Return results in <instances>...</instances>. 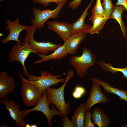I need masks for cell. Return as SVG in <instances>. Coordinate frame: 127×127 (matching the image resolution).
<instances>
[{"mask_svg":"<svg viewBox=\"0 0 127 127\" xmlns=\"http://www.w3.org/2000/svg\"><path fill=\"white\" fill-rule=\"evenodd\" d=\"M74 75V72L73 70L68 69L66 80L61 86L56 89L54 87H50L46 90L49 106L52 104L55 105L61 113L62 117H63L65 115H68L71 111L70 102L66 103L64 99V91L67 82Z\"/></svg>","mask_w":127,"mask_h":127,"instance_id":"6da1fadb","label":"cell"},{"mask_svg":"<svg viewBox=\"0 0 127 127\" xmlns=\"http://www.w3.org/2000/svg\"><path fill=\"white\" fill-rule=\"evenodd\" d=\"M82 49L81 56H71L69 63L75 69L77 75L82 78L84 77L89 68L94 65L97 59L91 49L85 47Z\"/></svg>","mask_w":127,"mask_h":127,"instance_id":"7a4b0ae2","label":"cell"},{"mask_svg":"<svg viewBox=\"0 0 127 127\" xmlns=\"http://www.w3.org/2000/svg\"><path fill=\"white\" fill-rule=\"evenodd\" d=\"M40 74L41 75L38 76L29 74L27 76V79H25L34 85L42 93L50 86L64 83L66 80V78H60L62 76L61 75H53L45 71H41Z\"/></svg>","mask_w":127,"mask_h":127,"instance_id":"3957f363","label":"cell"},{"mask_svg":"<svg viewBox=\"0 0 127 127\" xmlns=\"http://www.w3.org/2000/svg\"><path fill=\"white\" fill-rule=\"evenodd\" d=\"M68 0L57 5L54 10L46 9L41 10L39 8H33L31 11L34 15V18L31 20L32 25L36 30H40L44 26L46 22L51 18L56 19L58 16L64 5Z\"/></svg>","mask_w":127,"mask_h":127,"instance_id":"277c9868","label":"cell"},{"mask_svg":"<svg viewBox=\"0 0 127 127\" xmlns=\"http://www.w3.org/2000/svg\"><path fill=\"white\" fill-rule=\"evenodd\" d=\"M31 53L37 54L36 52L29 46L27 42L24 41V43H22L16 42L9 52L8 61L10 63H13L16 61L20 62L23 68V74L27 76L29 73L26 68L25 62Z\"/></svg>","mask_w":127,"mask_h":127,"instance_id":"5b68a950","label":"cell"},{"mask_svg":"<svg viewBox=\"0 0 127 127\" xmlns=\"http://www.w3.org/2000/svg\"><path fill=\"white\" fill-rule=\"evenodd\" d=\"M18 75L22 83L20 94L23 103L28 107L35 106L42 98V93L34 85L27 81L20 74Z\"/></svg>","mask_w":127,"mask_h":127,"instance_id":"8992f818","label":"cell"},{"mask_svg":"<svg viewBox=\"0 0 127 127\" xmlns=\"http://www.w3.org/2000/svg\"><path fill=\"white\" fill-rule=\"evenodd\" d=\"M36 30L32 25L26 31L27 33L24 41L27 42L29 46L37 53L47 55L50 52L54 51L61 45L60 44H54L50 42H38L34 40V35Z\"/></svg>","mask_w":127,"mask_h":127,"instance_id":"52a82bcc","label":"cell"},{"mask_svg":"<svg viewBox=\"0 0 127 127\" xmlns=\"http://www.w3.org/2000/svg\"><path fill=\"white\" fill-rule=\"evenodd\" d=\"M51 105L52 109H50L49 107L46 90H45L42 93V98L34 107L29 109H24V112L22 114V117L24 118L28 114L32 111H40L45 115L49 126L51 127L53 117L55 115L61 116V113L56 109L53 104Z\"/></svg>","mask_w":127,"mask_h":127,"instance_id":"ba28073f","label":"cell"},{"mask_svg":"<svg viewBox=\"0 0 127 127\" xmlns=\"http://www.w3.org/2000/svg\"><path fill=\"white\" fill-rule=\"evenodd\" d=\"M92 81L88 98L84 104L86 111L91 110V107L95 104L106 103L110 101V99L103 93L99 84Z\"/></svg>","mask_w":127,"mask_h":127,"instance_id":"9c48e42d","label":"cell"},{"mask_svg":"<svg viewBox=\"0 0 127 127\" xmlns=\"http://www.w3.org/2000/svg\"><path fill=\"white\" fill-rule=\"evenodd\" d=\"M19 18H17L13 21L10 20L6 21V30H9V32L7 36L1 40L2 43L6 44L11 41L21 42L19 39L20 32L24 30L27 31L31 26L21 25L19 23Z\"/></svg>","mask_w":127,"mask_h":127,"instance_id":"30bf717a","label":"cell"},{"mask_svg":"<svg viewBox=\"0 0 127 127\" xmlns=\"http://www.w3.org/2000/svg\"><path fill=\"white\" fill-rule=\"evenodd\" d=\"M0 102L5 106V109L8 111L10 117L15 122V124L17 127H25V122L22 117L24 110H19L20 104H16L14 101L7 99L1 100Z\"/></svg>","mask_w":127,"mask_h":127,"instance_id":"8fae6325","label":"cell"},{"mask_svg":"<svg viewBox=\"0 0 127 127\" xmlns=\"http://www.w3.org/2000/svg\"><path fill=\"white\" fill-rule=\"evenodd\" d=\"M15 86L12 76L5 71L0 72V99H6L9 94L14 92Z\"/></svg>","mask_w":127,"mask_h":127,"instance_id":"7c38bea8","label":"cell"},{"mask_svg":"<svg viewBox=\"0 0 127 127\" xmlns=\"http://www.w3.org/2000/svg\"><path fill=\"white\" fill-rule=\"evenodd\" d=\"M47 24L48 29L56 33L64 42L72 34L71 24L53 20L47 22Z\"/></svg>","mask_w":127,"mask_h":127,"instance_id":"4fadbf2b","label":"cell"},{"mask_svg":"<svg viewBox=\"0 0 127 127\" xmlns=\"http://www.w3.org/2000/svg\"><path fill=\"white\" fill-rule=\"evenodd\" d=\"M94 0H91L80 17L75 22L71 24L72 34L77 33H88L91 26L90 24H86L85 22V20L88 15V11Z\"/></svg>","mask_w":127,"mask_h":127,"instance_id":"5bb4252c","label":"cell"},{"mask_svg":"<svg viewBox=\"0 0 127 127\" xmlns=\"http://www.w3.org/2000/svg\"><path fill=\"white\" fill-rule=\"evenodd\" d=\"M87 33L72 34L68 39L64 42L68 54L73 55L76 53L80 44L86 37Z\"/></svg>","mask_w":127,"mask_h":127,"instance_id":"9a60e30c","label":"cell"},{"mask_svg":"<svg viewBox=\"0 0 127 127\" xmlns=\"http://www.w3.org/2000/svg\"><path fill=\"white\" fill-rule=\"evenodd\" d=\"M68 54L66 49L65 44L64 43L63 45L57 48L50 55H44L38 53L37 55L41 59L34 62L33 63L37 64L43 62H46L49 60H60L65 57Z\"/></svg>","mask_w":127,"mask_h":127,"instance_id":"2e32d148","label":"cell"},{"mask_svg":"<svg viewBox=\"0 0 127 127\" xmlns=\"http://www.w3.org/2000/svg\"><path fill=\"white\" fill-rule=\"evenodd\" d=\"M91 115L94 124L99 127H107L110 125L111 120L109 117L100 108H95Z\"/></svg>","mask_w":127,"mask_h":127,"instance_id":"e0dca14e","label":"cell"},{"mask_svg":"<svg viewBox=\"0 0 127 127\" xmlns=\"http://www.w3.org/2000/svg\"><path fill=\"white\" fill-rule=\"evenodd\" d=\"M92 81L98 83L103 88L104 91L119 96L120 100H123L127 102V91L125 90L115 88L111 86L107 81H104L98 79L91 78Z\"/></svg>","mask_w":127,"mask_h":127,"instance_id":"ac0fdd59","label":"cell"},{"mask_svg":"<svg viewBox=\"0 0 127 127\" xmlns=\"http://www.w3.org/2000/svg\"><path fill=\"white\" fill-rule=\"evenodd\" d=\"M86 110L82 103L74 111L71 118L74 127H84Z\"/></svg>","mask_w":127,"mask_h":127,"instance_id":"d6986e66","label":"cell"},{"mask_svg":"<svg viewBox=\"0 0 127 127\" xmlns=\"http://www.w3.org/2000/svg\"><path fill=\"white\" fill-rule=\"evenodd\" d=\"M125 10L123 5L115 6V8L110 16V18L116 20L119 24L122 32V36L127 40V29L125 26L122 19V15Z\"/></svg>","mask_w":127,"mask_h":127,"instance_id":"ffe728a7","label":"cell"},{"mask_svg":"<svg viewBox=\"0 0 127 127\" xmlns=\"http://www.w3.org/2000/svg\"><path fill=\"white\" fill-rule=\"evenodd\" d=\"M89 20L92 23V25L88 32L91 34L99 33L107 21L104 16L92 15L91 16Z\"/></svg>","mask_w":127,"mask_h":127,"instance_id":"44dd1931","label":"cell"},{"mask_svg":"<svg viewBox=\"0 0 127 127\" xmlns=\"http://www.w3.org/2000/svg\"><path fill=\"white\" fill-rule=\"evenodd\" d=\"M96 63L99 65L104 71L111 72L114 75L118 72H121L123 74V77L127 79V67L121 68H115L112 67L110 63H106L103 60H101Z\"/></svg>","mask_w":127,"mask_h":127,"instance_id":"7402d4cb","label":"cell"},{"mask_svg":"<svg viewBox=\"0 0 127 127\" xmlns=\"http://www.w3.org/2000/svg\"><path fill=\"white\" fill-rule=\"evenodd\" d=\"M102 4L104 11L105 17L107 20L110 18L115 6L113 4L112 0H103Z\"/></svg>","mask_w":127,"mask_h":127,"instance_id":"603a6c76","label":"cell"},{"mask_svg":"<svg viewBox=\"0 0 127 127\" xmlns=\"http://www.w3.org/2000/svg\"><path fill=\"white\" fill-rule=\"evenodd\" d=\"M92 15H99L105 17L104 12L101 0H96V3L92 9Z\"/></svg>","mask_w":127,"mask_h":127,"instance_id":"cb8c5ba5","label":"cell"},{"mask_svg":"<svg viewBox=\"0 0 127 127\" xmlns=\"http://www.w3.org/2000/svg\"><path fill=\"white\" fill-rule=\"evenodd\" d=\"M35 4H39L44 7H48L50 3H54L57 5L63 3L66 0H30Z\"/></svg>","mask_w":127,"mask_h":127,"instance_id":"d4e9b609","label":"cell"},{"mask_svg":"<svg viewBox=\"0 0 127 127\" xmlns=\"http://www.w3.org/2000/svg\"><path fill=\"white\" fill-rule=\"evenodd\" d=\"M85 92L86 90L84 87L81 86H77L75 87L72 95L75 98L78 99L80 98Z\"/></svg>","mask_w":127,"mask_h":127,"instance_id":"484cf974","label":"cell"},{"mask_svg":"<svg viewBox=\"0 0 127 127\" xmlns=\"http://www.w3.org/2000/svg\"><path fill=\"white\" fill-rule=\"evenodd\" d=\"M92 115L91 110H87L86 111L85 116L84 127H94V124L91 120Z\"/></svg>","mask_w":127,"mask_h":127,"instance_id":"4316f807","label":"cell"},{"mask_svg":"<svg viewBox=\"0 0 127 127\" xmlns=\"http://www.w3.org/2000/svg\"><path fill=\"white\" fill-rule=\"evenodd\" d=\"M62 119L63 123L62 125L64 127H74L73 123L71 121L69 120L67 115H65Z\"/></svg>","mask_w":127,"mask_h":127,"instance_id":"83f0119b","label":"cell"},{"mask_svg":"<svg viewBox=\"0 0 127 127\" xmlns=\"http://www.w3.org/2000/svg\"><path fill=\"white\" fill-rule=\"evenodd\" d=\"M82 0H72L68 4V7L72 10L77 8L81 4Z\"/></svg>","mask_w":127,"mask_h":127,"instance_id":"f1b7e54d","label":"cell"},{"mask_svg":"<svg viewBox=\"0 0 127 127\" xmlns=\"http://www.w3.org/2000/svg\"><path fill=\"white\" fill-rule=\"evenodd\" d=\"M117 1L116 2L115 5L120 6L123 5L125 8V10L127 12V0H117ZM127 18V14L126 16Z\"/></svg>","mask_w":127,"mask_h":127,"instance_id":"f546056e","label":"cell"},{"mask_svg":"<svg viewBox=\"0 0 127 127\" xmlns=\"http://www.w3.org/2000/svg\"><path fill=\"white\" fill-rule=\"evenodd\" d=\"M31 125L29 124H26L25 127H31Z\"/></svg>","mask_w":127,"mask_h":127,"instance_id":"4dcf8cb0","label":"cell"},{"mask_svg":"<svg viewBox=\"0 0 127 127\" xmlns=\"http://www.w3.org/2000/svg\"><path fill=\"white\" fill-rule=\"evenodd\" d=\"M31 127H37V126L35 124H32L31 125Z\"/></svg>","mask_w":127,"mask_h":127,"instance_id":"1f68e13d","label":"cell"},{"mask_svg":"<svg viewBox=\"0 0 127 127\" xmlns=\"http://www.w3.org/2000/svg\"><path fill=\"white\" fill-rule=\"evenodd\" d=\"M4 0H0V1H2Z\"/></svg>","mask_w":127,"mask_h":127,"instance_id":"d6a6232c","label":"cell"}]
</instances>
